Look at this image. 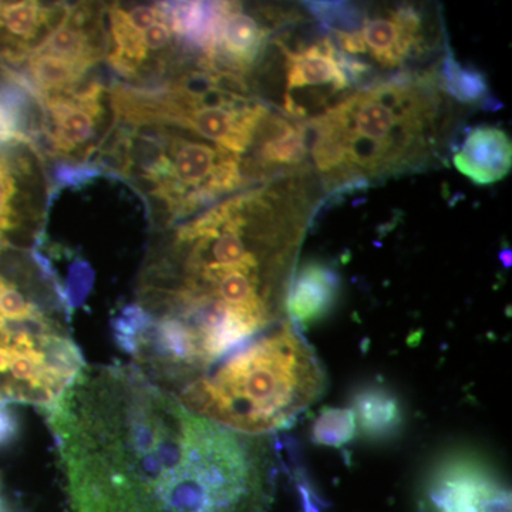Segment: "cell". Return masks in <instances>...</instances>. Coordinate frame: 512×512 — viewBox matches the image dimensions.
I'll return each instance as SVG.
<instances>
[{
  "label": "cell",
  "mask_w": 512,
  "mask_h": 512,
  "mask_svg": "<svg viewBox=\"0 0 512 512\" xmlns=\"http://www.w3.org/2000/svg\"><path fill=\"white\" fill-rule=\"evenodd\" d=\"M355 409L353 416L367 436L390 433L400 421L399 407L393 397L382 390L370 389L360 393L356 397Z\"/></svg>",
  "instance_id": "cell-19"
},
{
  "label": "cell",
  "mask_w": 512,
  "mask_h": 512,
  "mask_svg": "<svg viewBox=\"0 0 512 512\" xmlns=\"http://www.w3.org/2000/svg\"><path fill=\"white\" fill-rule=\"evenodd\" d=\"M66 3L0 2V60L19 66L55 29Z\"/></svg>",
  "instance_id": "cell-15"
},
{
  "label": "cell",
  "mask_w": 512,
  "mask_h": 512,
  "mask_svg": "<svg viewBox=\"0 0 512 512\" xmlns=\"http://www.w3.org/2000/svg\"><path fill=\"white\" fill-rule=\"evenodd\" d=\"M35 100L36 143L43 157L56 158L67 167L94 165L101 147L116 127L110 86L89 77L64 92L39 94Z\"/></svg>",
  "instance_id": "cell-8"
},
{
  "label": "cell",
  "mask_w": 512,
  "mask_h": 512,
  "mask_svg": "<svg viewBox=\"0 0 512 512\" xmlns=\"http://www.w3.org/2000/svg\"><path fill=\"white\" fill-rule=\"evenodd\" d=\"M453 163L478 187L498 183L511 171V138L503 128L490 124L470 128L454 148Z\"/></svg>",
  "instance_id": "cell-16"
},
{
  "label": "cell",
  "mask_w": 512,
  "mask_h": 512,
  "mask_svg": "<svg viewBox=\"0 0 512 512\" xmlns=\"http://www.w3.org/2000/svg\"><path fill=\"white\" fill-rule=\"evenodd\" d=\"M73 298L37 249L0 248V406L46 410L82 372Z\"/></svg>",
  "instance_id": "cell-4"
},
{
  "label": "cell",
  "mask_w": 512,
  "mask_h": 512,
  "mask_svg": "<svg viewBox=\"0 0 512 512\" xmlns=\"http://www.w3.org/2000/svg\"><path fill=\"white\" fill-rule=\"evenodd\" d=\"M302 200L298 184L272 181L153 232L133 299L113 320L119 348L153 375L190 379L278 325L305 231Z\"/></svg>",
  "instance_id": "cell-1"
},
{
  "label": "cell",
  "mask_w": 512,
  "mask_h": 512,
  "mask_svg": "<svg viewBox=\"0 0 512 512\" xmlns=\"http://www.w3.org/2000/svg\"><path fill=\"white\" fill-rule=\"evenodd\" d=\"M323 389L318 357L284 319L173 396L225 429L264 437L291 423Z\"/></svg>",
  "instance_id": "cell-5"
},
{
  "label": "cell",
  "mask_w": 512,
  "mask_h": 512,
  "mask_svg": "<svg viewBox=\"0 0 512 512\" xmlns=\"http://www.w3.org/2000/svg\"><path fill=\"white\" fill-rule=\"evenodd\" d=\"M107 62L128 86H154L195 66L175 19L173 2L103 5Z\"/></svg>",
  "instance_id": "cell-7"
},
{
  "label": "cell",
  "mask_w": 512,
  "mask_h": 512,
  "mask_svg": "<svg viewBox=\"0 0 512 512\" xmlns=\"http://www.w3.org/2000/svg\"><path fill=\"white\" fill-rule=\"evenodd\" d=\"M440 94L433 72H400L303 121L306 146L325 184L357 188L426 167L443 136Z\"/></svg>",
  "instance_id": "cell-3"
},
{
  "label": "cell",
  "mask_w": 512,
  "mask_h": 512,
  "mask_svg": "<svg viewBox=\"0 0 512 512\" xmlns=\"http://www.w3.org/2000/svg\"><path fill=\"white\" fill-rule=\"evenodd\" d=\"M13 433H15V420L5 407L0 406V444L12 439Z\"/></svg>",
  "instance_id": "cell-22"
},
{
  "label": "cell",
  "mask_w": 512,
  "mask_h": 512,
  "mask_svg": "<svg viewBox=\"0 0 512 512\" xmlns=\"http://www.w3.org/2000/svg\"><path fill=\"white\" fill-rule=\"evenodd\" d=\"M338 288V275L332 268L318 261L305 262L289 286L286 313L291 322L306 326L325 318L335 306Z\"/></svg>",
  "instance_id": "cell-17"
},
{
  "label": "cell",
  "mask_w": 512,
  "mask_h": 512,
  "mask_svg": "<svg viewBox=\"0 0 512 512\" xmlns=\"http://www.w3.org/2000/svg\"><path fill=\"white\" fill-rule=\"evenodd\" d=\"M0 512H5V508H3L2 498H0Z\"/></svg>",
  "instance_id": "cell-23"
},
{
  "label": "cell",
  "mask_w": 512,
  "mask_h": 512,
  "mask_svg": "<svg viewBox=\"0 0 512 512\" xmlns=\"http://www.w3.org/2000/svg\"><path fill=\"white\" fill-rule=\"evenodd\" d=\"M305 5L322 28L332 33L359 32L366 19L362 8L346 2H306Z\"/></svg>",
  "instance_id": "cell-20"
},
{
  "label": "cell",
  "mask_w": 512,
  "mask_h": 512,
  "mask_svg": "<svg viewBox=\"0 0 512 512\" xmlns=\"http://www.w3.org/2000/svg\"><path fill=\"white\" fill-rule=\"evenodd\" d=\"M434 82L441 93L467 106H487L488 101L494 103L487 77L476 67L466 66L458 62L450 50L433 70Z\"/></svg>",
  "instance_id": "cell-18"
},
{
  "label": "cell",
  "mask_w": 512,
  "mask_h": 512,
  "mask_svg": "<svg viewBox=\"0 0 512 512\" xmlns=\"http://www.w3.org/2000/svg\"><path fill=\"white\" fill-rule=\"evenodd\" d=\"M46 158L26 134H0V248L35 249L45 222Z\"/></svg>",
  "instance_id": "cell-10"
},
{
  "label": "cell",
  "mask_w": 512,
  "mask_h": 512,
  "mask_svg": "<svg viewBox=\"0 0 512 512\" xmlns=\"http://www.w3.org/2000/svg\"><path fill=\"white\" fill-rule=\"evenodd\" d=\"M433 500L439 512H511L510 490L470 457L454 458L440 468Z\"/></svg>",
  "instance_id": "cell-13"
},
{
  "label": "cell",
  "mask_w": 512,
  "mask_h": 512,
  "mask_svg": "<svg viewBox=\"0 0 512 512\" xmlns=\"http://www.w3.org/2000/svg\"><path fill=\"white\" fill-rule=\"evenodd\" d=\"M45 413L69 512H264V437L197 416L134 366H84Z\"/></svg>",
  "instance_id": "cell-2"
},
{
  "label": "cell",
  "mask_w": 512,
  "mask_h": 512,
  "mask_svg": "<svg viewBox=\"0 0 512 512\" xmlns=\"http://www.w3.org/2000/svg\"><path fill=\"white\" fill-rule=\"evenodd\" d=\"M355 416L350 410H330L323 413L315 424V437L320 443L339 446L352 439Z\"/></svg>",
  "instance_id": "cell-21"
},
{
  "label": "cell",
  "mask_w": 512,
  "mask_h": 512,
  "mask_svg": "<svg viewBox=\"0 0 512 512\" xmlns=\"http://www.w3.org/2000/svg\"><path fill=\"white\" fill-rule=\"evenodd\" d=\"M94 165L137 192L153 232L183 224L252 185L241 156L161 124H116Z\"/></svg>",
  "instance_id": "cell-6"
},
{
  "label": "cell",
  "mask_w": 512,
  "mask_h": 512,
  "mask_svg": "<svg viewBox=\"0 0 512 512\" xmlns=\"http://www.w3.org/2000/svg\"><path fill=\"white\" fill-rule=\"evenodd\" d=\"M268 16L248 12L242 3L224 2L214 42L201 67L247 79L268 52Z\"/></svg>",
  "instance_id": "cell-12"
},
{
  "label": "cell",
  "mask_w": 512,
  "mask_h": 512,
  "mask_svg": "<svg viewBox=\"0 0 512 512\" xmlns=\"http://www.w3.org/2000/svg\"><path fill=\"white\" fill-rule=\"evenodd\" d=\"M276 45L284 55L281 110L285 117L293 121L316 119L349 96L352 83L329 36L296 49L281 39Z\"/></svg>",
  "instance_id": "cell-11"
},
{
  "label": "cell",
  "mask_w": 512,
  "mask_h": 512,
  "mask_svg": "<svg viewBox=\"0 0 512 512\" xmlns=\"http://www.w3.org/2000/svg\"><path fill=\"white\" fill-rule=\"evenodd\" d=\"M103 5H67L55 29L22 64L23 83L32 96L74 89L93 76L94 67L104 62Z\"/></svg>",
  "instance_id": "cell-9"
},
{
  "label": "cell",
  "mask_w": 512,
  "mask_h": 512,
  "mask_svg": "<svg viewBox=\"0 0 512 512\" xmlns=\"http://www.w3.org/2000/svg\"><path fill=\"white\" fill-rule=\"evenodd\" d=\"M366 55L383 69L403 67L429 49L423 16L416 6L387 9L375 16H366L359 30Z\"/></svg>",
  "instance_id": "cell-14"
}]
</instances>
